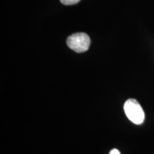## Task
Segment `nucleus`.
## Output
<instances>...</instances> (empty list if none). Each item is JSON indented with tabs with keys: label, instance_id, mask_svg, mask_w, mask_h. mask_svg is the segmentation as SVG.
<instances>
[{
	"label": "nucleus",
	"instance_id": "nucleus-1",
	"mask_svg": "<svg viewBox=\"0 0 154 154\" xmlns=\"http://www.w3.org/2000/svg\"><path fill=\"white\" fill-rule=\"evenodd\" d=\"M124 112L127 118L135 124H143L145 119V113L140 103L136 99H129L125 102Z\"/></svg>",
	"mask_w": 154,
	"mask_h": 154
},
{
	"label": "nucleus",
	"instance_id": "nucleus-2",
	"mask_svg": "<svg viewBox=\"0 0 154 154\" xmlns=\"http://www.w3.org/2000/svg\"><path fill=\"white\" fill-rule=\"evenodd\" d=\"M66 44L68 47L77 53L85 52L89 49L91 40L86 33H75L67 38Z\"/></svg>",
	"mask_w": 154,
	"mask_h": 154
},
{
	"label": "nucleus",
	"instance_id": "nucleus-3",
	"mask_svg": "<svg viewBox=\"0 0 154 154\" xmlns=\"http://www.w3.org/2000/svg\"><path fill=\"white\" fill-rule=\"evenodd\" d=\"M60 1L64 5H74L79 2L80 0H60Z\"/></svg>",
	"mask_w": 154,
	"mask_h": 154
},
{
	"label": "nucleus",
	"instance_id": "nucleus-4",
	"mask_svg": "<svg viewBox=\"0 0 154 154\" xmlns=\"http://www.w3.org/2000/svg\"><path fill=\"white\" fill-rule=\"evenodd\" d=\"M109 154H121L120 152H119V151L118 149H112L111 151L109 152Z\"/></svg>",
	"mask_w": 154,
	"mask_h": 154
}]
</instances>
